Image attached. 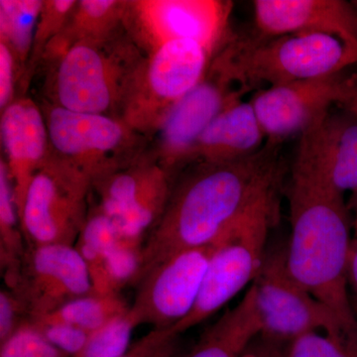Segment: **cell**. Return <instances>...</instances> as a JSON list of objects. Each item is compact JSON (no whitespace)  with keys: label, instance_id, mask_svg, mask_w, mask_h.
Here are the masks:
<instances>
[{"label":"cell","instance_id":"cell-11","mask_svg":"<svg viewBox=\"0 0 357 357\" xmlns=\"http://www.w3.org/2000/svg\"><path fill=\"white\" fill-rule=\"evenodd\" d=\"M173 178L147 153L132 165L96 178L91 195L126 241L144 243L168 203Z\"/></svg>","mask_w":357,"mask_h":357},{"label":"cell","instance_id":"cell-35","mask_svg":"<svg viewBox=\"0 0 357 357\" xmlns=\"http://www.w3.org/2000/svg\"><path fill=\"white\" fill-rule=\"evenodd\" d=\"M340 109L347 110L357 116V70L351 73V86H349V95L342 103Z\"/></svg>","mask_w":357,"mask_h":357},{"label":"cell","instance_id":"cell-39","mask_svg":"<svg viewBox=\"0 0 357 357\" xmlns=\"http://www.w3.org/2000/svg\"><path fill=\"white\" fill-rule=\"evenodd\" d=\"M352 2H354V6H356L357 8V0H352Z\"/></svg>","mask_w":357,"mask_h":357},{"label":"cell","instance_id":"cell-7","mask_svg":"<svg viewBox=\"0 0 357 357\" xmlns=\"http://www.w3.org/2000/svg\"><path fill=\"white\" fill-rule=\"evenodd\" d=\"M220 49L177 40L148 55L122 119L151 140L178 102L204 79Z\"/></svg>","mask_w":357,"mask_h":357},{"label":"cell","instance_id":"cell-32","mask_svg":"<svg viewBox=\"0 0 357 357\" xmlns=\"http://www.w3.org/2000/svg\"><path fill=\"white\" fill-rule=\"evenodd\" d=\"M30 317L13 291L4 286L0 291V344L27 325Z\"/></svg>","mask_w":357,"mask_h":357},{"label":"cell","instance_id":"cell-25","mask_svg":"<svg viewBox=\"0 0 357 357\" xmlns=\"http://www.w3.org/2000/svg\"><path fill=\"white\" fill-rule=\"evenodd\" d=\"M77 3V0H43L33 40L31 55L24 76L21 79L17 98L26 96L33 77L38 72L45 52L51 42L63 31Z\"/></svg>","mask_w":357,"mask_h":357},{"label":"cell","instance_id":"cell-16","mask_svg":"<svg viewBox=\"0 0 357 357\" xmlns=\"http://www.w3.org/2000/svg\"><path fill=\"white\" fill-rule=\"evenodd\" d=\"M2 150L21 215L35 173L50 158L51 145L43 110L29 96H20L0 116Z\"/></svg>","mask_w":357,"mask_h":357},{"label":"cell","instance_id":"cell-15","mask_svg":"<svg viewBox=\"0 0 357 357\" xmlns=\"http://www.w3.org/2000/svg\"><path fill=\"white\" fill-rule=\"evenodd\" d=\"M351 73L314 77L280 86H268L256 93L252 105L267 142L302 135L319 117L340 107L349 95Z\"/></svg>","mask_w":357,"mask_h":357},{"label":"cell","instance_id":"cell-1","mask_svg":"<svg viewBox=\"0 0 357 357\" xmlns=\"http://www.w3.org/2000/svg\"><path fill=\"white\" fill-rule=\"evenodd\" d=\"M281 144L230 163H194L174 178L163 215L148 234L138 282L151 268L185 250L213 243L268 195L278 191ZM136 283V284H137Z\"/></svg>","mask_w":357,"mask_h":357},{"label":"cell","instance_id":"cell-12","mask_svg":"<svg viewBox=\"0 0 357 357\" xmlns=\"http://www.w3.org/2000/svg\"><path fill=\"white\" fill-rule=\"evenodd\" d=\"M213 58L198 86L178 102L150 140L147 155L175 178L191 163L199 138L223 110L243 98Z\"/></svg>","mask_w":357,"mask_h":357},{"label":"cell","instance_id":"cell-33","mask_svg":"<svg viewBox=\"0 0 357 357\" xmlns=\"http://www.w3.org/2000/svg\"><path fill=\"white\" fill-rule=\"evenodd\" d=\"M21 73L13 51L0 41V112L17 98Z\"/></svg>","mask_w":357,"mask_h":357},{"label":"cell","instance_id":"cell-17","mask_svg":"<svg viewBox=\"0 0 357 357\" xmlns=\"http://www.w3.org/2000/svg\"><path fill=\"white\" fill-rule=\"evenodd\" d=\"M252 6L262 38L324 33L357 44V8L352 0H255Z\"/></svg>","mask_w":357,"mask_h":357},{"label":"cell","instance_id":"cell-5","mask_svg":"<svg viewBox=\"0 0 357 357\" xmlns=\"http://www.w3.org/2000/svg\"><path fill=\"white\" fill-rule=\"evenodd\" d=\"M278 191L271 192L215 239V249L192 311L173 326L182 335L220 311L255 281L267 252V238L278 215Z\"/></svg>","mask_w":357,"mask_h":357},{"label":"cell","instance_id":"cell-18","mask_svg":"<svg viewBox=\"0 0 357 357\" xmlns=\"http://www.w3.org/2000/svg\"><path fill=\"white\" fill-rule=\"evenodd\" d=\"M302 155L326 184L340 194L357 190V116L331 109L300 136Z\"/></svg>","mask_w":357,"mask_h":357},{"label":"cell","instance_id":"cell-23","mask_svg":"<svg viewBox=\"0 0 357 357\" xmlns=\"http://www.w3.org/2000/svg\"><path fill=\"white\" fill-rule=\"evenodd\" d=\"M26 241L8 168L0 158V269L4 282L17 271L26 251Z\"/></svg>","mask_w":357,"mask_h":357},{"label":"cell","instance_id":"cell-8","mask_svg":"<svg viewBox=\"0 0 357 357\" xmlns=\"http://www.w3.org/2000/svg\"><path fill=\"white\" fill-rule=\"evenodd\" d=\"M93 181L50 155L32 178L22 211L21 229L27 246H75L88 218Z\"/></svg>","mask_w":357,"mask_h":357},{"label":"cell","instance_id":"cell-21","mask_svg":"<svg viewBox=\"0 0 357 357\" xmlns=\"http://www.w3.org/2000/svg\"><path fill=\"white\" fill-rule=\"evenodd\" d=\"M128 2V0H77L67 25L45 52L40 68L60 57L73 45L105 38L119 31L124 27Z\"/></svg>","mask_w":357,"mask_h":357},{"label":"cell","instance_id":"cell-6","mask_svg":"<svg viewBox=\"0 0 357 357\" xmlns=\"http://www.w3.org/2000/svg\"><path fill=\"white\" fill-rule=\"evenodd\" d=\"M51 154L91 181L132 165L146 155L147 136L123 119L62 109L42 100Z\"/></svg>","mask_w":357,"mask_h":357},{"label":"cell","instance_id":"cell-34","mask_svg":"<svg viewBox=\"0 0 357 357\" xmlns=\"http://www.w3.org/2000/svg\"><path fill=\"white\" fill-rule=\"evenodd\" d=\"M287 345L259 335L243 357H285Z\"/></svg>","mask_w":357,"mask_h":357},{"label":"cell","instance_id":"cell-14","mask_svg":"<svg viewBox=\"0 0 357 357\" xmlns=\"http://www.w3.org/2000/svg\"><path fill=\"white\" fill-rule=\"evenodd\" d=\"M4 286L22 303L30 319L93 293L88 265L77 248L67 244L27 246L17 271Z\"/></svg>","mask_w":357,"mask_h":357},{"label":"cell","instance_id":"cell-10","mask_svg":"<svg viewBox=\"0 0 357 357\" xmlns=\"http://www.w3.org/2000/svg\"><path fill=\"white\" fill-rule=\"evenodd\" d=\"M232 7L225 0H128L124 26L147 55L177 40L220 49L232 37Z\"/></svg>","mask_w":357,"mask_h":357},{"label":"cell","instance_id":"cell-9","mask_svg":"<svg viewBox=\"0 0 357 357\" xmlns=\"http://www.w3.org/2000/svg\"><path fill=\"white\" fill-rule=\"evenodd\" d=\"M252 286L261 337L288 345L307 333H324L351 344L335 314L291 275L286 250L266 252Z\"/></svg>","mask_w":357,"mask_h":357},{"label":"cell","instance_id":"cell-24","mask_svg":"<svg viewBox=\"0 0 357 357\" xmlns=\"http://www.w3.org/2000/svg\"><path fill=\"white\" fill-rule=\"evenodd\" d=\"M129 309L130 306L119 294L98 295L91 293L70 301L56 311L40 318L69 324L91 335L112 319L128 314Z\"/></svg>","mask_w":357,"mask_h":357},{"label":"cell","instance_id":"cell-38","mask_svg":"<svg viewBox=\"0 0 357 357\" xmlns=\"http://www.w3.org/2000/svg\"><path fill=\"white\" fill-rule=\"evenodd\" d=\"M352 304H354V312H356V319H357V300L352 301Z\"/></svg>","mask_w":357,"mask_h":357},{"label":"cell","instance_id":"cell-28","mask_svg":"<svg viewBox=\"0 0 357 357\" xmlns=\"http://www.w3.org/2000/svg\"><path fill=\"white\" fill-rule=\"evenodd\" d=\"M285 357H357V347L324 333H310L287 345Z\"/></svg>","mask_w":357,"mask_h":357},{"label":"cell","instance_id":"cell-4","mask_svg":"<svg viewBox=\"0 0 357 357\" xmlns=\"http://www.w3.org/2000/svg\"><path fill=\"white\" fill-rule=\"evenodd\" d=\"M215 61L230 81L248 89L331 76L357 65V44L324 33H295L273 38L232 36Z\"/></svg>","mask_w":357,"mask_h":357},{"label":"cell","instance_id":"cell-22","mask_svg":"<svg viewBox=\"0 0 357 357\" xmlns=\"http://www.w3.org/2000/svg\"><path fill=\"white\" fill-rule=\"evenodd\" d=\"M42 6L43 0H0V41L6 42L13 51L21 79L31 55Z\"/></svg>","mask_w":357,"mask_h":357},{"label":"cell","instance_id":"cell-13","mask_svg":"<svg viewBox=\"0 0 357 357\" xmlns=\"http://www.w3.org/2000/svg\"><path fill=\"white\" fill-rule=\"evenodd\" d=\"M215 249V241L185 249L151 268L136 284L135 299L128 312L134 326L171 328L192 311L204 274Z\"/></svg>","mask_w":357,"mask_h":357},{"label":"cell","instance_id":"cell-31","mask_svg":"<svg viewBox=\"0 0 357 357\" xmlns=\"http://www.w3.org/2000/svg\"><path fill=\"white\" fill-rule=\"evenodd\" d=\"M181 335L171 328H153L121 357H180Z\"/></svg>","mask_w":357,"mask_h":357},{"label":"cell","instance_id":"cell-29","mask_svg":"<svg viewBox=\"0 0 357 357\" xmlns=\"http://www.w3.org/2000/svg\"><path fill=\"white\" fill-rule=\"evenodd\" d=\"M27 325L34 328L46 342L69 357L77 356L89 337V333L77 326L43 318L30 319Z\"/></svg>","mask_w":357,"mask_h":357},{"label":"cell","instance_id":"cell-37","mask_svg":"<svg viewBox=\"0 0 357 357\" xmlns=\"http://www.w3.org/2000/svg\"><path fill=\"white\" fill-rule=\"evenodd\" d=\"M354 234H356V239L357 241V211H356V218L354 222Z\"/></svg>","mask_w":357,"mask_h":357},{"label":"cell","instance_id":"cell-3","mask_svg":"<svg viewBox=\"0 0 357 357\" xmlns=\"http://www.w3.org/2000/svg\"><path fill=\"white\" fill-rule=\"evenodd\" d=\"M147 54L126 26L105 38L73 45L45 70V102L72 112L122 119Z\"/></svg>","mask_w":357,"mask_h":357},{"label":"cell","instance_id":"cell-2","mask_svg":"<svg viewBox=\"0 0 357 357\" xmlns=\"http://www.w3.org/2000/svg\"><path fill=\"white\" fill-rule=\"evenodd\" d=\"M291 275L335 314L357 347V319L349 293L352 223L344 195L332 189L297 153L289 187Z\"/></svg>","mask_w":357,"mask_h":357},{"label":"cell","instance_id":"cell-19","mask_svg":"<svg viewBox=\"0 0 357 357\" xmlns=\"http://www.w3.org/2000/svg\"><path fill=\"white\" fill-rule=\"evenodd\" d=\"M241 98L230 103L202 134L190 165L230 163L253 156L262 149L266 136L252 105Z\"/></svg>","mask_w":357,"mask_h":357},{"label":"cell","instance_id":"cell-27","mask_svg":"<svg viewBox=\"0 0 357 357\" xmlns=\"http://www.w3.org/2000/svg\"><path fill=\"white\" fill-rule=\"evenodd\" d=\"M128 314L112 319L91 333L83 349L75 357H121L126 354L135 328Z\"/></svg>","mask_w":357,"mask_h":357},{"label":"cell","instance_id":"cell-26","mask_svg":"<svg viewBox=\"0 0 357 357\" xmlns=\"http://www.w3.org/2000/svg\"><path fill=\"white\" fill-rule=\"evenodd\" d=\"M121 239L112 218L96 206L93 208L91 206L86 222L75 244V248L88 265L89 274L102 266L105 258Z\"/></svg>","mask_w":357,"mask_h":357},{"label":"cell","instance_id":"cell-30","mask_svg":"<svg viewBox=\"0 0 357 357\" xmlns=\"http://www.w3.org/2000/svg\"><path fill=\"white\" fill-rule=\"evenodd\" d=\"M0 357H69L44 340L34 328L26 325L4 344Z\"/></svg>","mask_w":357,"mask_h":357},{"label":"cell","instance_id":"cell-36","mask_svg":"<svg viewBox=\"0 0 357 357\" xmlns=\"http://www.w3.org/2000/svg\"><path fill=\"white\" fill-rule=\"evenodd\" d=\"M347 206H349V210L357 211V190L351 192V199H349Z\"/></svg>","mask_w":357,"mask_h":357},{"label":"cell","instance_id":"cell-20","mask_svg":"<svg viewBox=\"0 0 357 357\" xmlns=\"http://www.w3.org/2000/svg\"><path fill=\"white\" fill-rule=\"evenodd\" d=\"M262 325L253 286L199 337L184 357H243L261 335Z\"/></svg>","mask_w":357,"mask_h":357}]
</instances>
